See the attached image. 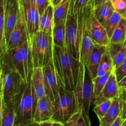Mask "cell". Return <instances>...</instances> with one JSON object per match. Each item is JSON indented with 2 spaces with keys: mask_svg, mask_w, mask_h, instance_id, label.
Segmentation results:
<instances>
[{
  "mask_svg": "<svg viewBox=\"0 0 126 126\" xmlns=\"http://www.w3.org/2000/svg\"><path fill=\"white\" fill-rule=\"evenodd\" d=\"M108 49V46H102L95 44L94 47L90 56L87 66L89 69L91 77L93 79L97 76L98 66L100 65L103 54Z\"/></svg>",
  "mask_w": 126,
  "mask_h": 126,
  "instance_id": "obj_18",
  "label": "cell"
},
{
  "mask_svg": "<svg viewBox=\"0 0 126 126\" xmlns=\"http://www.w3.org/2000/svg\"><path fill=\"white\" fill-rule=\"evenodd\" d=\"M92 0H71L69 13L76 15L91 2Z\"/></svg>",
  "mask_w": 126,
  "mask_h": 126,
  "instance_id": "obj_33",
  "label": "cell"
},
{
  "mask_svg": "<svg viewBox=\"0 0 126 126\" xmlns=\"http://www.w3.org/2000/svg\"><path fill=\"white\" fill-rule=\"evenodd\" d=\"M124 121V119L122 118L121 116H119L110 126H121Z\"/></svg>",
  "mask_w": 126,
  "mask_h": 126,
  "instance_id": "obj_38",
  "label": "cell"
},
{
  "mask_svg": "<svg viewBox=\"0 0 126 126\" xmlns=\"http://www.w3.org/2000/svg\"><path fill=\"white\" fill-rule=\"evenodd\" d=\"M117 81L119 82L126 76V57L121 64L114 70Z\"/></svg>",
  "mask_w": 126,
  "mask_h": 126,
  "instance_id": "obj_34",
  "label": "cell"
},
{
  "mask_svg": "<svg viewBox=\"0 0 126 126\" xmlns=\"http://www.w3.org/2000/svg\"><path fill=\"white\" fill-rule=\"evenodd\" d=\"M113 99H104L97 102L94 105V111L95 112L98 119H101L106 115L111 106Z\"/></svg>",
  "mask_w": 126,
  "mask_h": 126,
  "instance_id": "obj_31",
  "label": "cell"
},
{
  "mask_svg": "<svg viewBox=\"0 0 126 126\" xmlns=\"http://www.w3.org/2000/svg\"><path fill=\"white\" fill-rule=\"evenodd\" d=\"M79 110L73 91L60 86L58 97L54 102V115L52 121L65 124Z\"/></svg>",
  "mask_w": 126,
  "mask_h": 126,
  "instance_id": "obj_6",
  "label": "cell"
},
{
  "mask_svg": "<svg viewBox=\"0 0 126 126\" xmlns=\"http://www.w3.org/2000/svg\"><path fill=\"white\" fill-rule=\"evenodd\" d=\"M126 41V20L123 17L110 38V43L119 44Z\"/></svg>",
  "mask_w": 126,
  "mask_h": 126,
  "instance_id": "obj_30",
  "label": "cell"
},
{
  "mask_svg": "<svg viewBox=\"0 0 126 126\" xmlns=\"http://www.w3.org/2000/svg\"><path fill=\"white\" fill-rule=\"evenodd\" d=\"M113 72L109 73L104 76H97L96 78L93 79V94H92V100H91L92 105H94L97 100L98 99L101 92L104 89L111 74Z\"/></svg>",
  "mask_w": 126,
  "mask_h": 126,
  "instance_id": "obj_26",
  "label": "cell"
},
{
  "mask_svg": "<svg viewBox=\"0 0 126 126\" xmlns=\"http://www.w3.org/2000/svg\"><path fill=\"white\" fill-rule=\"evenodd\" d=\"M84 23V9L78 14L69 13L66 19V47L76 59H80V47Z\"/></svg>",
  "mask_w": 126,
  "mask_h": 126,
  "instance_id": "obj_5",
  "label": "cell"
},
{
  "mask_svg": "<svg viewBox=\"0 0 126 126\" xmlns=\"http://www.w3.org/2000/svg\"><path fill=\"white\" fill-rule=\"evenodd\" d=\"M46 93L53 102L59 93V86L53 62L43 68Z\"/></svg>",
  "mask_w": 126,
  "mask_h": 126,
  "instance_id": "obj_11",
  "label": "cell"
},
{
  "mask_svg": "<svg viewBox=\"0 0 126 126\" xmlns=\"http://www.w3.org/2000/svg\"><path fill=\"white\" fill-rule=\"evenodd\" d=\"M66 20L62 21L54 25L53 28L52 37L54 46L65 47V36H66Z\"/></svg>",
  "mask_w": 126,
  "mask_h": 126,
  "instance_id": "obj_24",
  "label": "cell"
},
{
  "mask_svg": "<svg viewBox=\"0 0 126 126\" xmlns=\"http://www.w3.org/2000/svg\"><path fill=\"white\" fill-rule=\"evenodd\" d=\"M64 126H91L89 114L84 109H81L64 124Z\"/></svg>",
  "mask_w": 126,
  "mask_h": 126,
  "instance_id": "obj_25",
  "label": "cell"
},
{
  "mask_svg": "<svg viewBox=\"0 0 126 126\" xmlns=\"http://www.w3.org/2000/svg\"><path fill=\"white\" fill-rule=\"evenodd\" d=\"M121 126H126V119H124V122H123V124H122Z\"/></svg>",
  "mask_w": 126,
  "mask_h": 126,
  "instance_id": "obj_44",
  "label": "cell"
},
{
  "mask_svg": "<svg viewBox=\"0 0 126 126\" xmlns=\"http://www.w3.org/2000/svg\"><path fill=\"white\" fill-rule=\"evenodd\" d=\"M0 57L1 65L16 71L24 84L30 82L34 67L29 40L15 49H9Z\"/></svg>",
  "mask_w": 126,
  "mask_h": 126,
  "instance_id": "obj_2",
  "label": "cell"
},
{
  "mask_svg": "<svg viewBox=\"0 0 126 126\" xmlns=\"http://www.w3.org/2000/svg\"><path fill=\"white\" fill-rule=\"evenodd\" d=\"M52 121L43 122V123H39V126H52Z\"/></svg>",
  "mask_w": 126,
  "mask_h": 126,
  "instance_id": "obj_41",
  "label": "cell"
},
{
  "mask_svg": "<svg viewBox=\"0 0 126 126\" xmlns=\"http://www.w3.org/2000/svg\"><path fill=\"white\" fill-rule=\"evenodd\" d=\"M16 114L14 103H5L1 100L0 126H14Z\"/></svg>",
  "mask_w": 126,
  "mask_h": 126,
  "instance_id": "obj_21",
  "label": "cell"
},
{
  "mask_svg": "<svg viewBox=\"0 0 126 126\" xmlns=\"http://www.w3.org/2000/svg\"><path fill=\"white\" fill-rule=\"evenodd\" d=\"M108 50L112 59L114 70L123 63L126 57V41L124 43H110Z\"/></svg>",
  "mask_w": 126,
  "mask_h": 126,
  "instance_id": "obj_20",
  "label": "cell"
},
{
  "mask_svg": "<svg viewBox=\"0 0 126 126\" xmlns=\"http://www.w3.org/2000/svg\"><path fill=\"white\" fill-rule=\"evenodd\" d=\"M20 14L25 23L30 42L34 34L39 32L40 15L34 0H19Z\"/></svg>",
  "mask_w": 126,
  "mask_h": 126,
  "instance_id": "obj_9",
  "label": "cell"
},
{
  "mask_svg": "<svg viewBox=\"0 0 126 126\" xmlns=\"http://www.w3.org/2000/svg\"><path fill=\"white\" fill-rule=\"evenodd\" d=\"M91 33L95 44L102 46H109L110 39L107 30L104 26L95 18L94 14L91 23Z\"/></svg>",
  "mask_w": 126,
  "mask_h": 126,
  "instance_id": "obj_14",
  "label": "cell"
},
{
  "mask_svg": "<svg viewBox=\"0 0 126 126\" xmlns=\"http://www.w3.org/2000/svg\"><path fill=\"white\" fill-rule=\"evenodd\" d=\"M93 1H91L84 8V23L82 34L80 47V59L81 63L87 65L92 52L94 47L95 43L92 39L91 33V23L94 14Z\"/></svg>",
  "mask_w": 126,
  "mask_h": 126,
  "instance_id": "obj_8",
  "label": "cell"
},
{
  "mask_svg": "<svg viewBox=\"0 0 126 126\" xmlns=\"http://www.w3.org/2000/svg\"><path fill=\"white\" fill-rule=\"evenodd\" d=\"M113 71H114L113 61H112L108 50L107 49V51L103 54L99 66H98L97 76H104Z\"/></svg>",
  "mask_w": 126,
  "mask_h": 126,
  "instance_id": "obj_29",
  "label": "cell"
},
{
  "mask_svg": "<svg viewBox=\"0 0 126 126\" xmlns=\"http://www.w3.org/2000/svg\"><path fill=\"white\" fill-rule=\"evenodd\" d=\"M123 17L120 14L116 12V11H114L111 16L108 20V21L105 23L104 27L105 28L106 30H107L110 39L111 36L113 34L114 31L115 30L117 27L119 25Z\"/></svg>",
  "mask_w": 126,
  "mask_h": 126,
  "instance_id": "obj_32",
  "label": "cell"
},
{
  "mask_svg": "<svg viewBox=\"0 0 126 126\" xmlns=\"http://www.w3.org/2000/svg\"><path fill=\"white\" fill-rule=\"evenodd\" d=\"M92 94H93V79L91 77L87 65L84 64V76L83 89H82V108L89 114L90 107L92 105Z\"/></svg>",
  "mask_w": 126,
  "mask_h": 126,
  "instance_id": "obj_16",
  "label": "cell"
},
{
  "mask_svg": "<svg viewBox=\"0 0 126 126\" xmlns=\"http://www.w3.org/2000/svg\"><path fill=\"white\" fill-rule=\"evenodd\" d=\"M84 76V64L81 63L78 79L76 87L73 91L76 105L79 111L82 108V89H83Z\"/></svg>",
  "mask_w": 126,
  "mask_h": 126,
  "instance_id": "obj_28",
  "label": "cell"
},
{
  "mask_svg": "<svg viewBox=\"0 0 126 126\" xmlns=\"http://www.w3.org/2000/svg\"><path fill=\"white\" fill-rule=\"evenodd\" d=\"M63 0H50V5L53 7H55L60 4Z\"/></svg>",
  "mask_w": 126,
  "mask_h": 126,
  "instance_id": "obj_40",
  "label": "cell"
},
{
  "mask_svg": "<svg viewBox=\"0 0 126 126\" xmlns=\"http://www.w3.org/2000/svg\"><path fill=\"white\" fill-rule=\"evenodd\" d=\"M28 126H39V124L38 123H32V124H31L30 125Z\"/></svg>",
  "mask_w": 126,
  "mask_h": 126,
  "instance_id": "obj_43",
  "label": "cell"
},
{
  "mask_svg": "<svg viewBox=\"0 0 126 126\" xmlns=\"http://www.w3.org/2000/svg\"><path fill=\"white\" fill-rule=\"evenodd\" d=\"M30 43L34 68H43L53 62L54 44L52 34L39 31Z\"/></svg>",
  "mask_w": 126,
  "mask_h": 126,
  "instance_id": "obj_4",
  "label": "cell"
},
{
  "mask_svg": "<svg viewBox=\"0 0 126 126\" xmlns=\"http://www.w3.org/2000/svg\"><path fill=\"white\" fill-rule=\"evenodd\" d=\"M1 100L5 103H14L23 82L16 71L1 65Z\"/></svg>",
  "mask_w": 126,
  "mask_h": 126,
  "instance_id": "obj_7",
  "label": "cell"
},
{
  "mask_svg": "<svg viewBox=\"0 0 126 126\" xmlns=\"http://www.w3.org/2000/svg\"><path fill=\"white\" fill-rule=\"evenodd\" d=\"M4 11V38L7 47L10 36L16 27L20 12L19 0H1Z\"/></svg>",
  "mask_w": 126,
  "mask_h": 126,
  "instance_id": "obj_10",
  "label": "cell"
},
{
  "mask_svg": "<svg viewBox=\"0 0 126 126\" xmlns=\"http://www.w3.org/2000/svg\"><path fill=\"white\" fill-rule=\"evenodd\" d=\"M111 3L114 11L120 14L124 17L126 13V0H117Z\"/></svg>",
  "mask_w": 126,
  "mask_h": 126,
  "instance_id": "obj_35",
  "label": "cell"
},
{
  "mask_svg": "<svg viewBox=\"0 0 126 126\" xmlns=\"http://www.w3.org/2000/svg\"><path fill=\"white\" fill-rule=\"evenodd\" d=\"M121 94V89L119 87L118 82L116 78L114 71L111 74L104 89L100 95L97 100V102L102 100L104 99H114V98L119 97ZM94 104V105H95Z\"/></svg>",
  "mask_w": 126,
  "mask_h": 126,
  "instance_id": "obj_17",
  "label": "cell"
},
{
  "mask_svg": "<svg viewBox=\"0 0 126 126\" xmlns=\"http://www.w3.org/2000/svg\"><path fill=\"white\" fill-rule=\"evenodd\" d=\"M111 1V2H114V1H117V0H110Z\"/></svg>",
  "mask_w": 126,
  "mask_h": 126,
  "instance_id": "obj_45",
  "label": "cell"
},
{
  "mask_svg": "<svg viewBox=\"0 0 126 126\" xmlns=\"http://www.w3.org/2000/svg\"><path fill=\"white\" fill-rule=\"evenodd\" d=\"M34 2L40 15V17L50 5V0H34Z\"/></svg>",
  "mask_w": 126,
  "mask_h": 126,
  "instance_id": "obj_36",
  "label": "cell"
},
{
  "mask_svg": "<svg viewBox=\"0 0 126 126\" xmlns=\"http://www.w3.org/2000/svg\"><path fill=\"white\" fill-rule=\"evenodd\" d=\"M71 0H63L59 5L54 7V25L66 20L70 11Z\"/></svg>",
  "mask_w": 126,
  "mask_h": 126,
  "instance_id": "obj_27",
  "label": "cell"
},
{
  "mask_svg": "<svg viewBox=\"0 0 126 126\" xmlns=\"http://www.w3.org/2000/svg\"><path fill=\"white\" fill-rule=\"evenodd\" d=\"M16 119L14 126H28L33 123L36 104L33 97L32 82L23 83L14 101Z\"/></svg>",
  "mask_w": 126,
  "mask_h": 126,
  "instance_id": "obj_3",
  "label": "cell"
},
{
  "mask_svg": "<svg viewBox=\"0 0 126 126\" xmlns=\"http://www.w3.org/2000/svg\"><path fill=\"white\" fill-rule=\"evenodd\" d=\"M52 126H64V124L58 121H52Z\"/></svg>",
  "mask_w": 126,
  "mask_h": 126,
  "instance_id": "obj_42",
  "label": "cell"
},
{
  "mask_svg": "<svg viewBox=\"0 0 126 126\" xmlns=\"http://www.w3.org/2000/svg\"><path fill=\"white\" fill-rule=\"evenodd\" d=\"M53 63L59 86L73 91L78 79L81 62L66 47L54 46Z\"/></svg>",
  "mask_w": 126,
  "mask_h": 126,
  "instance_id": "obj_1",
  "label": "cell"
},
{
  "mask_svg": "<svg viewBox=\"0 0 126 126\" xmlns=\"http://www.w3.org/2000/svg\"></svg>",
  "mask_w": 126,
  "mask_h": 126,
  "instance_id": "obj_47",
  "label": "cell"
},
{
  "mask_svg": "<svg viewBox=\"0 0 126 126\" xmlns=\"http://www.w3.org/2000/svg\"><path fill=\"white\" fill-rule=\"evenodd\" d=\"M114 10L110 0L102 4L94 9V14L98 22L104 26L105 23L108 21L111 16Z\"/></svg>",
  "mask_w": 126,
  "mask_h": 126,
  "instance_id": "obj_22",
  "label": "cell"
},
{
  "mask_svg": "<svg viewBox=\"0 0 126 126\" xmlns=\"http://www.w3.org/2000/svg\"><path fill=\"white\" fill-rule=\"evenodd\" d=\"M124 18H125V19L126 20V13L125 16H124Z\"/></svg>",
  "mask_w": 126,
  "mask_h": 126,
  "instance_id": "obj_46",
  "label": "cell"
},
{
  "mask_svg": "<svg viewBox=\"0 0 126 126\" xmlns=\"http://www.w3.org/2000/svg\"><path fill=\"white\" fill-rule=\"evenodd\" d=\"M54 115V102L45 95L38 100L35 108L33 123H41L52 121Z\"/></svg>",
  "mask_w": 126,
  "mask_h": 126,
  "instance_id": "obj_12",
  "label": "cell"
},
{
  "mask_svg": "<svg viewBox=\"0 0 126 126\" xmlns=\"http://www.w3.org/2000/svg\"><path fill=\"white\" fill-rule=\"evenodd\" d=\"M122 108L123 102L120 98L119 97L114 98L111 106L106 115L99 120L100 126H110L121 116Z\"/></svg>",
  "mask_w": 126,
  "mask_h": 126,
  "instance_id": "obj_19",
  "label": "cell"
},
{
  "mask_svg": "<svg viewBox=\"0 0 126 126\" xmlns=\"http://www.w3.org/2000/svg\"><path fill=\"white\" fill-rule=\"evenodd\" d=\"M108 1V0H92V1H93L94 7H97V6H100V4H102L104 3V2H107V1Z\"/></svg>",
  "mask_w": 126,
  "mask_h": 126,
  "instance_id": "obj_39",
  "label": "cell"
},
{
  "mask_svg": "<svg viewBox=\"0 0 126 126\" xmlns=\"http://www.w3.org/2000/svg\"></svg>",
  "mask_w": 126,
  "mask_h": 126,
  "instance_id": "obj_48",
  "label": "cell"
},
{
  "mask_svg": "<svg viewBox=\"0 0 126 126\" xmlns=\"http://www.w3.org/2000/svg\"><path fill=\"white\" fill-rule=\"evenodd\" d=\"M29 40L25 23L19 12L18 20L12 30L7 44V50L15 49Z\"/></svg>",
  "mask_w": 126,
  "mask_h": 126,
  "instance_id": "obj_13",
  "label": "cell"
},
{
  "mask_svg": "<svg viewBox=\"0 0 126 126\" xmlns=\"http://www.w3.org/2000/svg\"><path fill=\"white\" fill-rule=\"evenodd\" d=\"M54 26V7L50 5L41 16L39 31L52 34Z\"/></svg>",
  "mask_w": 126,
  "mask_h": 126,
  "instance_id": "obj_23",
  "label": "cell"
},
{
  "mask_svg": "<svg viewBox=\"0 0 126 126\" xmlns=\"http://www.w3.org/2000/svg\"><path fill=\"white\" fill-rule=\"evenodd\" d=\"M123 102V108H122L121 116L124 119H126V88L121 91L120 96L119 97Z\"/></svg>",
  "mask_w": 126,
  "mask_h": 126,
  "instance_id": "obj_37",
  "label": "cell"
},
{
  "mask_svg": "<svg viewBox=\"0 0 126 126\" xmlns=\"http://www.w3.org/2000/svg\"><path fill=\"white\" fill-rule=\"evenodd\" d=\"M31 82H32L33 97L36 104L38 100L46 95L43 68H34L33 69L32 78H31Z\"/></svg>",
  "mask_w": 126,
  "mask_h": 126,
  "instance_id": "obj_15",
  "label": "cell"
}]
</instances>
